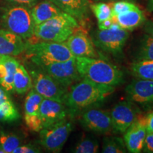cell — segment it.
Listing matches in <instances>:
<instances>
[{
	"label": "cell",
	"mask_w": 153,
	"mask_h": 153,
	"mask_svg": "<svg viewBox=\"0 0 153 153\" xmlns=\"http://www.w3.org/2000/svg\"><path fill=\"white\" fill-rule=\"evenodd\" d=\"M114 91V86L101 85L83 78L70 87L65 97L64 104L69 116L74 117L87 108L97 107Z\"/></svg>",
	"instance_id": "1"
},
{
	"label": "cell",
	"mask_w": 153,
	"mask_h": 153,
	"mask_svg": "<svg viewBox=\"0 0 153 153\" xmlns=\"http://www.w3.org/2000/svg\"><path fill=\"white\" fill-rule=\"evenodd\" d=\"M148 9L151 13H152L153 14V0H149L148 4Z\"/></svg>",
	"instance_id": "37"
},
{
	"label": "cell",
	"mask_w": 153,
	"mask_h": 153,
	"mask_svg": "<svg viewBox=\"0 0 153 153\" xmlns=\"http://www.w3.org/2000/svg\"><path fill=\"white\" fill-rule=\"evenodd\" d=\"M26 43L22 37L7 29H0V55L16 56L24 52Z\"/></svg>",
	"instance_id": "18"
},
{
	"label": "cell",
	"mask_w": 153,
	"mask_h": 153,
	"mask_svg": "<svg viewBox=\"0 0 153 153\" xmlns=\"http://www.w3.org/2000/svg\"><path fill=\"white\" fill-rule=\"evenodd\" d=\"M64 43L74 57H88L98 58L92 40L80 27L69 37Z\"/></svg>",
	"instance_id": "14"
},
{
	"label": "cell",
	"mask_w": 153,
	"mask_h": 153,
	"mask_svg": "<svg viewBox=\"0 0 153 153\" xmlns=\"http://www.w3.org/2000/svg\"><path fill=\"white\" fill-rule=\"evenodd\" d=\"M1 24L5 29L17 34L26 41L33 36L36 25L30 8L24 6L15 4L4 9Z\"/></svg>",
	"instance_id": "5"
},
{
	"label": "cell",
	"mask_w": 153,
	"mask_h": 153,
	"mask_svg": "<svg viewBox=\"0 0 153 153\" xmlns=\"http://www.w3.org/2000/svg\"><path fill=\"white\" fill-rule=\"evenodd\" d=\"M128 37L129 32L114 23L108 29L96 31L91 40L94 45L104 52L115 57H120Z\"/></svg>",
	"instance_id": "6"
},
{
	"label": "cell",
	"mask_w": 153,
	"mask_h": 153,
	"mask_svg": "<svg viewBox=\"0 0 153 153\" xmlns=\"http://www.w3.org/2000/svg\"><path fill=\"white\" fill-rule=\"evenodd\" d=\"M14 91L19 94H24L33 88L31 76L25 67L19 64L14 76Z\"/></svg>",
	"instance_id": "22"
},
{
	"label": "cell",
	"mask_w": 153,
	"mask_h": 153,
	"mask_svg": "<svg viewBox=\"0 0 153 153\" xmlns=\"http://www.w3.org/2000/svg\"><path fill=\"white\" fill-rule=\"evenodd\" d=\"M147 133L153 132V111L149 113L145 116Z\"/></svg>",
	"instance_id": "34"
},
{
	"label": "cell",
	"mask_w": 153,
	"mask_h": 153,
	"mask_svg": "<svg viewBox=\"0 0 153 153\" xmlns=\"http://www.w3.org/2000/svg\"><path fill=\"white\" fill-rule=\"evenodd\" d=\"M130 70L137 79L153 81V60L135 61L130 65Z\"/></svg>",
	"instance_id": "24"
},
{
	"label": "cell",
	"mask_w": 153,
	"mask_h": 153,
	"mask_svg": "<svg viewBox=\"0 0 153 153\" xmlns=\"http://www.w3.org/2000/svg\"><path fill=\"white\" fill-rule=\"evenodd\" d=\"M38 67L66 89L82 79L76 69L75 57L66 61L47 63Z\"/></svg>",
	"instance_id": "9"
},
{
	"label": "cell",
	"mask_w": 153,
	"mask_h": 153,
	"mask_svg": "<svg viewBox=\"0 0 153 153\" xmlns=\"http://www.w3.org/2000/svg\"><path fill=\"white\" fill-rule=\"evenodd\" d=\"M19 64L11 55H0V87L7 94L14 92V76Z\"/></svg>",
	"instance_id": "17"
},
{
	"label": "cell",
	"mask_w": 153,
	"mask_h": 153,
	"mask_svg": "<svg viewBox=\"0 0 153 153\" xmlns=\"http://www.w3.org/2000/svg\"><path fill=\"white\" fill-rule=\"evenodd\" d=\"M30 75L32 79L33 89L44 99H53L64 103L68 89L57 83L39 67L30 70Z\"/></svg>",
	"instance_id": "8"
},
{
	"label": "cell",
	"mask_w": 153,
	"mask_h": 153,
	"mask_svg": "<svg viewBox=\"0 0 153 153\" xmlns=\"http://www.w3.org/2000/svg\"><path fill=\"white\" fill-rule=\"evenodd\" d=\"M68 116V108L64 103L43 98L40 106V116L43 128L53 125Z\"/></svg>",
	"instance_id": "16"
},
{
	"label": "cell",
	"mask_w": 153,
	"mask_h": 153,
	"mask_svg": "<svg viewBox=\"0 0 153 153\" xmlns=\"http://www.w3.org/2000/svg\"><path fill=\"white\" fill-rule=\"evenodd\" d=\"M99 143L94 137L85 136L76 143L72 152L75 153H96L99 152Z\"/></svg>",
	"instance_id": "27"
},
{
	"label": "cell",
	"mask_w": 153,
	"mask_h": 153,
	"mask_svg": "<svg viewBox=\"0 0 153 153\" xmlns=\"http://www.w3.org/2000/svg\"><path fill=\"white\" fill-rule=\"evenodd\" d=\"M0 153H4V151H2L1 150H0Z\"/></svg>",
	"instance_id": "39"
},
{
	"label": "cell",
	"mask_w": 153,
	"mask_h": 153,
	"mask_svg": "<svg viewBox=\"0 0 153 153\" xmlns=\"http://www.w3.org/2000/svg\"><path fill=\"white\" fill-rule=\"evenodd\" d=\"M136 61L153 60V38L145 33L140 41L135 53Z\"/></svg>",
	"instance_id": "25"
},
{
	"label": "cell",
	"mask_w": 153,
	"mask_h": 153,
	"mask_svg": "<svg viewBox=\"0 0 153 153\" xmlns=\"http://www.w3.org/2000/svg\"><path fill=\"white\" fill-rule=\"evenodd\" d=\"M79 123L84 128L99 134L112 131L110 112L97 107L87 108L79 113Z\"/></svg>",
	"instance_id": "10"
},
{
	"label": "cell",
	"mask_w": 153,
	"mask_h": 153,
	"mask_svg": "<svg viewBox=\"0 0 153 153\" xmlns=\"http://www.w3.org/2000/svg\"><path fill=\"white\" fill-rule=\"evenodd\" d=\"M143 152L153 153V132L147 133L143 145Z\"/></svg>",
	"instance_id": "32"
},
{
	"label": "cell",
	"mask_w": 153,
	"mask_h": 153,
	"mask_svg": "<svg viewBox=\"0 0 153 153\" xmlns=\"http://www.w3.org/2000/svg\"><path fill=\"white\" fill-rule=\"evenodd\" d=\"M4 93H5V91H4L1 87H0V96H1L3 94H4Z\"/></svg>",
	"instance_id": "38"
},
{
	"label": "cell",
	"mask_w": 153,
	"mask_h": 153,
	"mask_svg": "<svg viewBox=\"0 0 153 153\" xmlns=\"http://www.w3.org/2000/svg\"><path fill=\"white\" fill-rule=\"evenodd\" d=\"M41 152L39 148L32 145H19L13 151L12 153H38Z\"/></svg>",
	"instance_id": "31"
},
{
	"label": "cell",
	"mask_w": 153,
	"mask_h": 153,
	"mask_svg": "<svg viewBox=\"0 0 153 153\" xmlns=\"http://www.w3.org/2000/svg\"><path fill=\"white\" fill-rule=\"evenodd\" d=\"M20 118L16 106L7 93L0 96V122H14Z\"/></svg>",
	"instance_id": "23"
},
{
	"label": "cell",
	"mask_w": 153,
	"mask_h": 153,
	"mask_svg": "<svg viewBox=\"0 0 153 153\" xmlns=\"http://www.w3.org/2000/svg\"><path fill=\"white\" fill-rule=\"evenodd\" d=\"M81 27L74 16L61 12L56 16L35 26L33 37L37 41L64 43Z\"/></svg>",
	"instance_id": "3"
},
{
	"label": "cell",
	"mask_w": 153,
	"mask_h": 153,
	"mask_svg": "<svg viewBox=\"0 0 153 153\" xmlns=\"http://www.w3.org/2000/svg\"><path fill=\"white\" fill-rule=\"evenodd\" d=\"M137 6L135 4L127 1H116V2L112 4V15L113 16H116L118 14H122V13L134 9Z\"/></svg>",
	"instance_id": "30"
},
{
	"label": "cell",
	"mask_w": 153,
	"mask_h": 153,
	"mask_svg": "<svg viewBox=\"0 0 153 153\" xmlns=\"http://www.w3.org/2000/svg\"><path fill=\"white\" fill-rule=\"evenodd\" d=\"M114 22L120 27L127 30H132L144 24L146 21L144 13L138 7L132 10L113 16Z\"/></svg>",
	"instance_id": "21"
},
{
	"label": "cell",
	"mask_w": 153,
	"mask_h": 153,
	"mask_svg": "<svg viewBox=\"0 0 153 153\" xmlns=\"http://www.w3.org/2000/svg\"><path fill=\"white\" fill-rule=\"evenodd\" d=\"M127 152L123 139L116 136H108L103 140L102 152L124 153Z\"/></svg>",
	"instance_id": "26"
},
{
	"label": "cell",
	"mask_w": 153,
	"mask_h": 153,
	"mask_svg": "<svg viewBox=\"0 0 153 153\" xmlns=\"http://www.w3.org/2000/svg\"><path fill=\"white\" fill-rule=\"evenodd\" d=\"M89 7L92 10L94 14L98 20V22L111 19L113 17L111 7L108 4L99 2L90 4Z\"/></svg>",
	"instance_id": "29"
},
{
	"label": "cell",
	"mask_w": 153,
	"mask_h": 153,
	"mask_svg": "<svg viewBox=\"0 0 153 153\" xmlns=\"http://www.w3.org/2000/svg\"><path fill=\"white\" fill-rule=\"evenodd\" d=\"M127 99L145 108L153 106V81L142 79L133 80L126 88Z\"/></svg>",
	"instance_id": "12"
},
{
	"label": "cell",
	"mask_w": 153,
	"mask_h": 153,
	"mask_svg": "<svg viewBox=\"0 0 153 153\" xmlns=\"http://www.w3.org/2000/svg\"><path fill=\"white\" fill-rule=\"evenodd\" d=\"M26 55L36 66L55 62H62L74 57L64 43L38 41L26 43Z\"/></svg>",
	"instance_id": "4"
},
{
	"label": "cell",
	"mask_w": 153,
	"mask_h": 153,
	"mask_svg": "<svg viewBox=\"0 0 153 153\" xmlns=\"http://www.w3.org/2000/svg\"><path fill=\"white\" fill-rule=\"evenodd\" d=\"M73 129L72 123L68 117L53 125L43 128L40 133V143L45 150L60 152Z\"/></svg>",
	"instance_id": "7"
},
{
	"label": "cell",
	"mask_w": 153,
	"mask_h": 153,
	"mask_svg": "<svg viewBox=\"0 0 153 153\" xmlns=\"http://www.w3.org/2000/svg\"><path fill=\"white\" fill-rule=\"evenodd\" d=\"M61 12L62 11L49 0H44L36 3L30 9L32 18L36 26L56 16Z\"/></svg>",
	"instance_id": "20"
},
{
	"label": "cell",
	"mask_w": 153,
	"mask_h": 153,
	"mask_svg": "<svg viewBox=\"0 0 153 153\" xmlns=\"http://www.w3.org/2000/svg\"><path fill=\"white\" fill-rule=\"evenodd\" d=\"M59 9L74 16L78 22H84L89 14L88 0H49Z\"/></svg>",
	"instance_id": "19"
},
{
	"label": "cell",
	"mask_w": 153,
	"mask_h": 153,
	"mask_svg": "<svg viewBox=\"0 0 153 153\" xmlns=\"http://www.w3.org/2000/svg\"><path fill=\"white\" fill-rule=\"evenodd\" d=\"M133 103L127 100L115 105L110 111L112 131L123 134L127 131L138 115Z\"/></svg>",
	"instance_id": "11"
},
{
	"label": "cell",
	"mask_w": 153,
	"mask_h": 153,
	"mask_svg": "<svg viewBox=\"0 0 153 153\" xmlns=\"http://www.w3.org/2000/svg\"><path fill=\"white\" fill-rule=\"evenodd\" d=\"M20 138L14 134H0V150L4 153H11L20 145Z\"/></svg>",
	"instance_id": "28"
},
{
	"label": "cell",
	"mask_w": 153,
	"mask_h": 153,
	"mask_svg": "<svg viewBox=\"0 0 153 153\" xmlns=\"http://www.w3.org/2000/svg\"><path fill=\"white\" fill-rule=\"evenodd\" d=\"M6 1L14 4L24 6L30 9L37 3L38 0H6Z\"/></svg>",
	"instance_id": "33"
},
{
	"label": "cell",
	"mask_w": 153,
	"mask_h": 153,
	"mask_svg": "<svg viewBox=\"0 0 153 153\" xmlns=\"http://www.w3.org/2000/svg\"><path fill=\"white\" fill-rule=\"evenodd\" d=\"M146 134L145 116L138 114L133 123L124 133L123 140L127 150L132 153L143 152Z\"/></svg>",
	"instance_id": "13"
},
{
	"label": "cell",
	"mask_w": 153,
	"mask_h": 153,
	"mask_svg": "<svg viewBox=\"0 0 153 153\" xmlns=\"http://www.w3.org/2000/svg\"><path fill=\"white\" fill-rule=\"evenodd\" d=\"M75 61L77 71L82 79L114 87L124 81L123 72L106 60L94 57H75Z\"/></svg>",
	"instance_id": "2"
},
{
	"label": "cell",
	"mask_w": 153,
	"mask_h": 153,
	"mask_svg": "<svg viewBox=\"0 0 153 153\" xmlns=\"http://www.w3.org/2000/svg\"><path fill=\"white\" fill-rule=\"evenodd\" d=\"M115 23L114 18L106 19V20L103 21V22H98L99 29V30H106L110 28L112 26V25Z\"/></svg>",
	"instance_id": "35"
},
{
	"label": "cell",
	"mask_w": 153,
	"mask_h": 153,
	"mask_svg": "<svg viewBox=\"0 0 153 153\" xmlns=\"http://www.w3.org/2000/svg\"><path fill=\"white\" fill-rule=\"evenodd\" d=\"M144 30L145 33L153 38V22L152 21H145L144 23Z\"/></svg>",
	"instance_id": "36"
},
{
	"label": "cell",
	"mask_w": 153,
	"mask_h": 153,
	"mask_svg": "<svg viewBox=\"0 0 153 153\" xmlns=\"http://www.w3.org/2000/svg\"><path fill=\"white\" fill-rule=\"evenodd\" d=\"M43 97L30 89L26 96L24 104V119L28 129L31 131L39 132L43 128V124L40 116V106Z\"/></svg>",
	"instance_id": "15"
}]
</instances>
